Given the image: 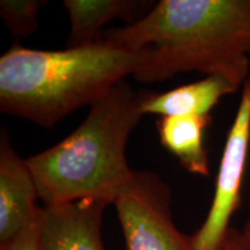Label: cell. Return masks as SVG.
<instances>
[{
  "mask_svg": "<svg viewBox=\"0 0 250 250\" xmlns=\"http://www.w3.org/2000/svg\"><path fill=\"white\" fill-rule=\"evenodd\" d=\"M102 39L146 52L133 76L139 83L198 72L240 89L250 72V0H160L137 22L105 30Z\"/></svg>",
  "mask_w": 250,
  "mask_h": 250,
  "instance_id": "1",
  "label": "cell"
},
{
  "mask_svg": "<svg viewBox=\"0 0 250 250\" xmlns=\"http://www.w3.org/2000/svg\"><path fill=\"white\" fill-rule=\"evenodd\" d=\"M147 62L143 50L101 39L64 50L15 43L0 57V110L42 127H54L77 109L92 107Z\"/></svg>",
  "mask_w": 250,
  "mask_h": 250,
  "instance_id": "2",
  "label": "cell"
},
{
  "mask_svg": "<svg viewBox=\"0 0 250 250\" xmlns=\"http://www.w3.org/2000/svg\"><path fill=\"white\" fill-rule=\"evenodd\" d=\"M144 116L142 93L122 80L66 138L26 159L44 206L81 199L114 204L130 179L126 145Z\"/></svg>",
  "mask_w": 250,
  "mask_h": 250,
  "instance_id": "3",
  "label": "cell"
},
{
  "mask_svg": "<svg viewBox=\"0 0 250 250\" xmlns=\"http://www.w3.org/2000/svg\"><path fill=\"white\" fill-rule=\"evenodd\" d=\"M114 205L126 250H193L174 223L170 187L154 171L132 170Z\"/></svg>",
  "mask_w": 250,
  "mask_h": 250,
  "instance_id": "4",
  "label": "cell"
},
{
  "mask_svg": "<svg viewBox=\"0 0 250 250\" xmlns=\"http://www.w3.org/2000/svg\"><path fill=\"white\" fill-rule=\"evenodd\" d=\"M250 145V78L241 88L233 123L225 142L214 195L204 223L190 235L193 250H221L229 221L241 201L243 176Z\"/></svg>",
  "mask_w": 250,
  "mask_h": 250,
  "instance_id": "5",
  "label": "cell"
},
{
  "mask_svg": "<svg viewBox=\"0 0 250 250\" xmlns=\"http://www.w3.org/2000/svg\"><path fill=\"white\" fill-rule=\"evenodd\" d=\"M39 191L26 159L12 145L7 131L0 134V245L13 240L35 220Z\"/></svg>",
  "mask_w": 250,
  "mask_h": 250,
  "instance_id": "6",
  "label": "cell"
},
{
  "mask_svg": "<svg viewBox=\"0 0 250 250\" xmlns=\"http://www.w3.org/2000/svg\"><path fill=\"white\" fill-rule=\"evenodd\" d=\"M108 205L103 201L81 199L42 208L40 250H104L101 225Z\"/></svg>",
  "mask_w": 250,
  "mask_h": 250,
  "instance_id": "7",
  "label": "cell"
},
{
  "mask_svg": "<svg viewBox=\"0 0 250 250\" xmlns=\"http://www.w3.org/2000/svg\"><path fill=\"white\" fill-rule=\"evenodd\" d=\"M70 20L67 48L93 44L102 39L104 27L112 21L126 24L145 17L155 1L145 0H65L62 2Z\"/></svg>",
  "mask_w": 250,
  "mask_h": 250,
  "instance_id": "8",
  "label": "cell"
},
{
  "mask_svg": "<svg viewBox=\"0 0 250 250\" xmlns=\"http://www.w3.org/2000/svg\"><path fill=\"white\" fill-rule=\"evenodd\" d=\"M239 90L221 77H205L165 93H142L144 115L211 116V110L224 96Z\"/></svg>",
  "mask_w": 250,
  "mask_h": 250,
  "instance_id": "9",
  "label": "cell"
},
{
  "mask_svg": "<svg viewBox=\"0 0 250 250\" xmlns=\"http://www.w3.org/2000/svg\"><path fill=\"white\" fill-rule=\"evenodd\" d=\"M211 116H164L156 122L161 145L179 159L189 173L208 176V155L204 132Z\"/></svg>",
  "mask_w": 250,
  "mask_h": 250,
  "instance_id": "10",
  "label": "cell"
},
{
  "mask_svg": "<svg viewBox=\"0 0 250 250\" xmlns=\"http://www.w3.org/2000/svg\"><path fill=\"white\" fill-rule=\"evenodd\" d=\"M46 0H1L0 17L18 37H29L37 29V15Z\"/></svg>",
  "mask_w": 250,
  "mask_h": 250,
  "instance_id": "11",
  "label": "cell"
},
{
  "mask_svg": "<svg viewBox=\"0 0 250 250\" xmlns=\"http://www.w3.org/2000/svg\"><path fill=\"white\" fill-rule=\"evenodd\" d=\"M41 208L35 220L13 240L0 245V250H40V214Z\"/></svg>",
  "mask_w": 250,
  "mask_h": 250,
  "instance_id": "12",
  "label": "cell"
},
{
  "mask_svg": "<svg viewBox=\"0 0 250 250\" xmlns=\"http://www.w3.org/2000/svg\"><path fill=\"white\" fill-rule=\"evenodd\" d=\"M221 250H246L243 247L241 235H240V230L235 229V228H230Z\"/></svg>",
  "mask_w": 250,
  "mask_h": 250,
  "instance_id": "13",
  "label": "cell"
},
{
  "mask_svg": "<svg viewBox=\"0 0 250 250\" xmlns=\"http://www.w3.org/2000/svg\"><path fill=\"white\" fill-rule=\"evenodd\" d=\"M240 235L246 250H250V215L247 220V223L243 226V229L240 230Z\"/></svg>",
  "mask_w": 250,
  "mask_h": 250,
  "instance_id": "14",
  "label": "cell"
}]
</instances>
